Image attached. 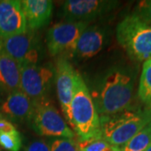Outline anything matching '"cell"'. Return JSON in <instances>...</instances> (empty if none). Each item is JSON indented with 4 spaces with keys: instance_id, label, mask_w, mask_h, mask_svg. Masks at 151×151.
<instances>
[{
    "instance_id": "1",
    "label": "cell",
    "mask_w": 151,
    "mask_h": 151,
    "mask_svg": "<svg viewBox=\"0 0 151 151\" xmlns=\"http://www.w3.org/2000/svg\"><path fill=\"white\" fill-rule=\"evenodd\" d=\"M134 86L130 70L114 68L99 79L92 91V100L100 115L119 113L129 108Z\"/></svg>"
},
{
    "instance_id": "19",
    "label": "cell",
    "mask_w": 151,
    "mask_h": 151,
    "mask_svg": "<svg viewBox=\"0 0 151 151\" xmlns=\"http://www.w3.org/2000/svg\"><path fill=\"white\" fill-rule=\"evenodd\" d=\"M0 146L6 151H20L22 138L17 130L10 133H0Z\"/></svg>"
},
{
    "instance_id": "6",
    "label": "cell",
    "mask_w": 151,
    "mask_h": 151,
    "mask_svg": "<svg viewBox=\"0 0 151 151\" xmlns=\"http://www.w3.org/2000/svg\"><path fill=\"white\" fill-rule=\"evenodd\" d=\"M88 23L64 22L53 25L47 32L46 44L50 54L65 59L73 57L76 44Z\"/></svg>"
},
{
    "instance_id": "24",
    "label": "cell",
    "mask_w": 151,
    "mask_h": 151,
    "mask_svg": "<svg viewBox=\"0 0 151 151\" xmlns=\"http://www.w3.org/2000/svg\"><path fill=\"white\" fill-rule=\"evenodd\" d=\"M143 113H144L146 119L148 120L149 124H151V101L146 104V107L144 109Z\"/></svg>"
},
{
    "instance_id": "20",
    "label": "cell",
    "mask_w": 151,
    "mask_h": 151,
    "mask_svg": "<svg viewBox=\"0 0 151 151\" xmlns=\"http://www.w3.org/2000/svg\"><path fill=\"white\" fill-rule=\"evenodd\" d=\"M50 151H78L77 143L73 139L55 138L50 142Z\"/></svg>"
},
{
    "instance_id": "12",
    "label": "cell",
    "mask_w": 151,
    "mask_h": 151,
    "mask_svg": "<svg viewBox=\"0 0 151 151\" xmlns=\"http://www.w3.org/2000/svg\"><path fill=\"white\" fill-rule=\"evenodd\" d=\"M34 101L21 90L11 92L0 107V114L15 122L29 121L32 114Z\"/></svg>"
},
{
    "instance_id": "22",
    "label": "cell",
    "mask_w": 151,
    "mask_h": 151,
    "mask_svg": "<svg viewBox=\"0 0 151 151\" xmlns=\"http://www.w3.org/2000/svg\"><path fill=\"white\" fill-rule=\"evenodd\" d=\"M24 151H50V145L45 139H36L28 144Z\"/></svg>"
},
{
    "instance_id": "26",
    "label": "cell",
    "mask_w": 151,
    "mask_h": 151,
    "mask_svg": "<svg viewBox=\"0 0 151 151\" xmlns=\"http://www.w3.org/2000/svg\"><path fill=\"white\" fill-rule=\"evenodd\" d=\"M145 151H151V145L150 146V147H149V148H148V149H147Z\"/></svg>"
},
{
    "instance_id": "18",
    "label": "cell",
    "mask_w": 151,
    "mask_h": 151,
    "mask_svg": "<svg viewBox=\"0 0 151 151\" xmlns=\"http://www.w3.org/2000/svg\"><path fill=\"white\" fill-rule=\"evenodd\" d=\"M76 143L78 151H121L118 147L111 145L103 137H95Z\"/></svg>"
},
{
    "instance_id": "7",
    "label": "cell",
    "mask_w": 151,
    "mask_h": 151,
    "mask_svg": "<svg viewBox=\"0 0 151 151\" xmlns=\"http://www.w3.org/2000/svg\"><path fill=\"white\" fill-rule=\"evenodd\" d=\"M3 48L20 65H37L40 60L41 46L35 30L27 29L20 35L3 39Z\"/></svg>"
},
{
    "instance_id": "17",
    "label": "cell",
    "mask_w": 151,
    "mask_h": 151,
    "mask_svg": "<svg viewBox=\"0 0 151 151\" xmlns=\"http://www.w3.org/2000/svg\"><path fill=\"white\" fill-rule=\"evenodd\" d=\"M138 94L143 103L147 104L151 101V59L143 64Z\"/></svg>"
},
{
    "instance_id": "21",
    "label": "cell",
    "mask_w": 151,
    "mask_h": 151,
    "mask_svg": "<svg viewBox=\"0 0 151 151\" xmlns=\"http://www.w3.org/2000/svg\"><path fill=\"white\" fill-rule=\"evenodd\" d=\"M134 14L138 15L148 24L151 25V0L139 2L136 6Z\"/></svg>"
},
{
    "instance_id": "5",
    "label": "cell",
    "mask_w": 151,
    "mask_h": 151,
    "mask_svg": "<svg viewBox=\"0 0 151 151\" xmlns=\"http://www.w3.org/2000/svg\"><path fill=\"white\" fill-rule=\"evenodd\" d=\"M34 131L40 136L74 139L75 133L47 97L34 101L29 120Z\"/></svg>"
},
{
    "instance_id": "13",
    "label": "cell",
    "mask_w": 151,
    "mask_h": 151,
    "mask_svg": "<svg viewBox=\"0 0 151 151\" xmlns=\"http://www.w3.org/2000/svg\"><path fill=\"white\" fill-rule=\"evenodd\" d=\"M20 2L28 29L35 30L50 23L53 12V2L50 0H23Z\"/></svg>"
},
{
    "instance_id": "10",
    "label": "cell",
    "mask_w": 151,
    "mask_h": 151,
    "mask_svg": "<svg viewBox=\"0 0 151 151\" xmlns=\"http://www.w3.org/2000/svg\"><path fill=\"white\" fill-rule=\"evenodd\" d=\"M77 71L69 60L60 57L55 66V84L58 99L67 122L70 117V106L75 88Z\"/></svg>"
},
{
    "instance_id": "23",
    "label": "cell",
    "mask_w": 151,
    "mask_h": 151,
    "mask_svg": "<svg viewBox=\"0 0 151 151\" xmlns=\"http://www.w3.org/2000/svg\"><path fill=\"white\" fill-rule=\"evenodd\" d=\"M14 131H17V129L13 123L0 114V133H10Z\"/></svg>"
},
{
    "instance_id": "14",
    "label": "cell",
    "mask_w": 151,
    "mask_h": 151,
    "mask_svg": "<svg viewBox=\"0 0 151 151\" xmlns=\"http://www.w3.org/2000/svg\"><path fill=\"white\" fill-rule=\"evenodd\" d=\"M105 39L106 33L104 29L97 25L87 27L79 37L74 56L81 60L92 58L102 50Z\"/></svg>"
},
{
    "instance_id": "16",
    "label": "cell",
    "mask_w": 151,
    "mask_h": 151,
    "mask_svg": "<svg viewBox=\"0 0 151 151\" xmlns=\"http://www.w3.org/2000/svg\"><path fill=\"white\" fill-rule=\"evenodd\" d=\"M150 145L151 124H149L119 149L121 151H145Z\"/></svg>"
},
{
    "instance_id": "15",
    "label": "cell",
    "mask_w": 151,
    "mask_h": 151,
    "mask_svg": "<svg viewBox=\"0 0 151 151\" xmlns=\"http://www.w3.org/2000/svg\"><path fill=\"white\" fill-rule=\"evenodd\" d=\"M0 87L9 93L20 90V65L4 51L0 53Z\"/></svg>"
},
{
    "instance_id": "2",
    "label": "cell",
    "mask_w": 151,
    "mask_h": 151,
    "mask_svg": "<svg viewBox=\"0 0 151 151\" xmlns=\"http://www.w3.org/2000/svg\"><path fill=\"white\" fill-rule=\"evenodd\" d=\"M68 123L76 133L78 141L102 137L99 113L88 87L78 72L76 76Z\"/></svg>"
},
{
    "instance_id": "11",
    "label": "cell",
    "mask_w": 151,
    "mask_h": 151,
    "mask_svg": "<svg viewBox=\"0 0 151 151\" xmlns=\"http://www.w3.org/2000/svg\"><path fill=\"white\" fill-rule=\"evenodd\" d=\"M21 2L19 0L0 1V38L20 35L27 30Z\"/></svg>"
},
{
    "instance_id": "3",
    "label": "cell",
    "mask_w": 151,
    "mask_h": 151,
    "mask_svg": "<svg viewBox=\"0 0 151 151\" xmlns=\"http://www.w3.org/2000/svg\"><path fill=\"white\" fill-rule=\"evenodd\" d=\"M116 37L132 60L145 61L151 59V25L135 14L124 17L119 22Z\"/></svg>"
},
{
    "instance_id": "9",
    "label": "cell",
    "mask_w": 151,
    "mask_h": 151,
    "mask_svg": "<svg viewBox=\"0 0 151 151\" xmlns=\"http://www.w3.org/2000/svg\"><path fill=\"white\" fill-rule=\"evenodd\" d=\"M54 70L47 65H20V90L33 101L46 97Z\"/></svg>"
},
{
    "instance_id": "8",
    "label": "cell",
    "mask_w": 151,
    "mask_h": 151,
    "mask_svg": "<svg viewBox=\"0 0 151 151\" xmlns=\"http://www.w3.org/2000/svg\"><path fill=\"white\" fill-rule=\"evenodd\" d=\"M118 4L117 1L106 0H68L63 3L60 14L66 22L88 23L106 15Z\"/></svg>"
},
{
    "instance_id": "25",
    "label": "cell",
    "mask_w": 151,
    "mask_h": 151,
    "mask_svg": "<svg viewBox=\"0 0 151 151\" xmlns=\"http://www.w3.org/2000/svg\"><path fill=\"white\" fill-rule=\"evenodd\" d=\"M4 51V48H3V39L0 38V53Z\"/></svg>"
},
{
    "instance_id": "4",
    "label": "cell",
    "mask_w": 151,
    "mask_h": 151,
    "mask_svg": "<svg viewBox=\"0 0 151 151\" xmlns=\"http://www.w3.org/2000/svg\"><path fill=\"white\" fill-rule=\"evenodd\" d=\"M148 120L143 111L129 108L119 113L101 115L100 126L102 137L114 147H122L143 129Z\"/></svg>"
}]
</instances>
